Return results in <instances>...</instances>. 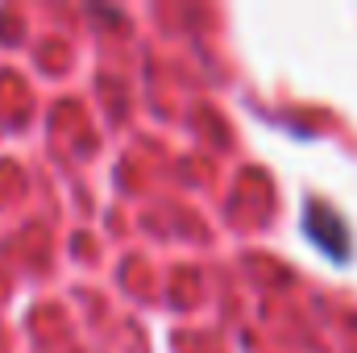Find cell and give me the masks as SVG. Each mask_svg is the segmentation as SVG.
I'll use <instances>...</instances> for the list:
<instances>
[{
  "label": "cell",
  "mask_w": 357,
  "mask_h": 353,
  "mask_svg": "<svg viewBox=\"0 0 357 353\" xmlns=\"http://www.w3.org/2000/svg\"><path fill=\"white\" fill-rule=\"evenodd\" d=\"M307 229H312V237H316L333 258H345V254H349V241L337 237V233H345V220H341L328 204H312V208H307Z\"/></svg>",
  "instance_id": "1"
}]
</instances>
